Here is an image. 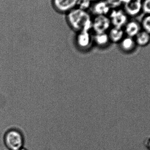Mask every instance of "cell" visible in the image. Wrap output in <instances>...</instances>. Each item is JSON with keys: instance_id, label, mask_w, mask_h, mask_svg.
<instances>
[{"instance_id": "ba28073f", "label": "cell", "mask_w": 150, "mask_h": 150, "mask_svg": "<svg viewBox=\"0 0 150 150\" xmlns=\"http://www.w3.org/2000/svg\"><path fill=\"white\" fill-rule=\"evenodd\" d=\"M123 30L126 36L133 38H135L142 30L140 22L135 19L129 20Z\"/></svg>"}, {"instance_id": "8fae6325", "label": "cell", "mask_w": 150, "mask_h": 150, "mask_svg": "<svg viewBox=\"0 0 150 150\" xmlns=\"http://www.w3.org/2000/svg\"><path fill=\"white\" fill-rule=\"evenodd\" d=\"M91 37L89 31L79 32V33L77 36L78 43L82 45H86L89 44L91 41Z\"/></svg>"}, {"instance_id": "30bf717a", "label": "cell", "mask_w": 150, "mask_h": 150, "mask_svg": "<svg viewBox=\"0 0 150 150\" xmlns=\"http://www.w3.org/2000/svg\"><path fill=\"white\" fill-rule=\"evenodd\" d=\"M137 46L144 47L149 45L150 34L142 30L134 38Z\"/></svg>"}, {"instance_id": "8992f818", "label": "cell", "mask_w": 150, "mask_h": 150, "mask_svg": "<svg viewBox=\"0 0 150 150\" xmlns=\"http://www.w3.org/2000/svg\"><path fill=\"white\" fill-rule=\"evenodd\" d=\"M90 9L91 13L94 16H108L112 8L105 0H100L93 3Z\"/></svg>"}, {"instance_id": "4fadbf2b", "label": "cell", "mask_w": 150, "mask_h": 150, "mask_svg": "<svg viewBox=\"0 0 150 150\" xmlns=\"http://www.w3.org/2000/svg\"><path fill=\"white\" fill-rule=\"evenodd\" d=\"M140 23L142 30L150 34V15H144Z\"/></svg>"}, {"instance_id": "9c48e42d", "label": "cell", "mask_w": 150, "mask_h": 150, "mask_svg": "<svg viewBox=\"0 0 150 150\" xmlns=\"http://www.w3.org/2000/svg\"><path fill=\"white\" fill-rule=\"evenodd\" d=\"M110 41L119 44L125 35L123 28L112 26L108 32Z\"/></svg>"}, {"instance_id": "2e32d148", "label": "cell", "mask_w": 150, "mask_h": 150, "mask_svg": "<svg viewBox=\"0 0 150 150\" xmlns=\"http://www.w3.org/2000/svg\"><path fill=\"white\" fill-rule=\"evenodd\" d=\"M142 13L150 15V0H143Z\"/></svg>"}, {"instance_id": "d6986e66", "label": "cell", "mask_w": 150, "mask_h": 150, "mask_svg": "<svg viewBox=\"0 0 150 150\" xmlns=\"http://www.w3.org/2000/svg\"><path fill=\"white\" fill-rule=\"evenodd\" d=\"M18 150H28L27 149H25V148H24V147H23V148H21V149H19Z\"/></svg>"}, {"instance_id": "5bb4252c", "label": "cell", "mask_w": 150, "mask_h": 150, "mask_svg": "<svg viewBox=\"0 0 150 150\" xmlns=\"http://www.w3.org/2000/svg\"><path fill=\"white\" fill-rule=\"evenodd\" d=\"M92 4L89 0H78L77 8L87 11V10L91 8Z\"/></svg>"}, {"instance_id": "ac0fdd59", "label": "cell", "mask_w": 150, "mask_h": 150, "mask_svg": "<svg viewBox=\"0 0 150 150\" xmlns=\"http://www.w3.org/2000/svg\"><path fill=\"white\" fill-rule=\"evenodd\" d=\"M92 3H93L95 2L98 1H100V0H89Z\"/></svg>"}, {"instance_id": "3957f363", "label": "cell", "mask_w": 150, "mask_h": 150, "mask_svg": "<svg viewBox=\"0 0 150 150\" xmlns=\"http://www.w3.org/2000/svg\"><path fill=\"white\" fill-rule=\"evenodd\" d=\"M112 26L124 28L128 21L129 17L127 15L122 8H112L108 16Z\"/></svg>"}, {"instance_id": "52a82bcc", "label": "cell", "mask_w": 150, "mask_h": 150, "mask_svg": "<svg viewBox=\"0 0 150 150\" xmlns=\"http://www.w3.org/2000/svg\"><path fill=\"white\" fill-rule=\"evenodd\" d=\"M118 44L122 52L127 54L134 52L137 47L134 38L127 36H125Z\"/></svg>"}, {"instance_id": "5b68a950", "label": "cell", "mask_w": 150, "mask_h": 150, "mask_svg": "<svg viewBox=\"0 0 150 150\" xmlns=\"http://www.w3.org/2000/svg\"><path fill=\"white\" fill-rule=\"evenodd\" d=\"M112 27L108 16H94L92 21V29L95 33H107Z\"/></svg>"}, {"instance_id": "6da1fadb", "label": "cell", "mask_w": 150, "mask_h": 150, "mask_svg": "<svg viewBox=\"0 0 150 150\" xmlns=\"http://www.w3.org/2000/svg\"><path fill=\"white\" fill-rule=\"evenodd\" d=\"M66 20L72 29L77 31H89L92 29V18L87 11L76 8L68 12Z\"/></svg>"}, {"instance_id": "7c38bea8", "label": "cell", "mask_w": 150, "mask_h": 150, "mask_svg": "<svg viewBox=\"0 0 150 150\" xmlns=\"http://www.w3.org/2000/svg\"><path fill=\"white\" fill-rule=\"evenodd\" d=\"M94 39L97 43L100 45H105L110 41L108 33H95Z\"/></svg>"}, {"instance_id": "277c9868", "label": "cell", "mask_w": 150, "mask_h": 150, "mask_svg": "<svg viewBox=\"0 0 150 150\" xmlns=\"http://www.w3.org/2000/svg\"><path fill=\"white\" fill-rule=\"evenodd\" d=\"M143 0H124L122 9L129 17L135 18L142 13Z\"/></svg>"}, {"instance_id": "7a4b0ae2", "label": "cell", "mask_w": 150, "mask_h": 150, "mask_svg": "<svg viewBox=\"0 0 150 150\" xmlns=\"http://www.w3.org/2000/svg\"><path fill=\"white\" fill-rule=\"evenodd\" d=\"M6 148L9 150H18L24 145V138L22 132L16 128L8 129L4 137Z\"/></svg>"}, {"instance_id": "e0dca14e", "label": "cell", "mask_w": 150, "mask_h": 150, "mask_svg": "<svg viewBox=\"0 0 150 150\" xmlns=\"http://www.w3.org/2000/svg\"><path fill=\"white\" fill-rule=\"evenodd\" d=\"M147 146H148V148L149 150H150V139L149 140V142H148V145H147Z\"/></svg>"}, {"instance_id": "9a60e30c", "label": "cell", "mask_w": 150, "mask_h": 150, "mask_svg": "<svg viewBox=\"0 0 150 150\" xmlns=\"http://www.w3.org/2000/svg\"><path fill=\"white\" fill-rule=\"evenodd\" d=\"M112 8H120L122 6L124 0H105Z\"/></svg>"}]
</instances>
